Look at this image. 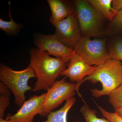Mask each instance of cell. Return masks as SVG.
Listing matches in <instances>:
<instances>
[{"mask_svg": "<svg viewBox=\"0 0 122 122\" xmlns=\"http://www.w3.org/2000/svg\"><path fill=\"white\" fill-rule=\"evenodd\" d=\"M0 122H9L8 119L6 117L5 119L4 118H0Z\"/></svg>", "mask_w": 122, "mask_h": 122, "instance_id": "obj_23", "label": "cell"}, {"mask_svg": "<svg viewBox=\"0 0 122 122\" xmlns=\"http://www.w3.org/2000/svg\"><path fill=\"white\" fill-rule=\"evenodd\" d=\"M9 9L8 10L9 16L10 20L9 21H6L0 18V29L5 33L10 35H13L17 33L21 28V25L14 22L11 16L10 1L9 2Z\"/></svg>", "mask_w": 122, "mask_h": 122, "instance_id": "obj_14", "label": "cell"}, {"mask_svg": "<svg viewBox=\"0 0 122 122\" xmlns=\"http://www.w3.org/2000/svg\"><path fill=\"white\" fill-rule=\"evenodd\" d=\"M80 122L79 121H74V122Z\"/></svg>", "mask_w": 122, "mask_h": 122, "instance_id": "obj_24", "label": "cell"}, {"mask_svg": "<svg viewBox=\"0 0 122 122\" xmlns=\"http://www.w3.org/2000/svg\"><path fill=\"white\" fill-rule=\"evenodd\" d=\"M80 112L85 122H111L106 118L98 117L97 112L90 107L86 103L81 107Z\"/></svg>", "mask_w": 122, "mask_h": 122, "instance_id": "obj_16", "label": "cell"}, {"mask_svg": "<svg viewBox=\"0 0 122 122\" xmlns=\"http://www.w3.org/2000/svg\"><path fill=\"white\" fill-rule=\"evenodd\" d=\"M109 101L114 110L122 108V83L109 95Z\"/></svg>", "mask_w": 122, "mask_h": 122, "instance_id": "obj_17", "label": "cell"}, {"mask_svg": "<svg viewBox=\"0 0 122 122\" xmlns=\"http://www.w3.org/2000/svg\"><path fill=\"white\" fill-rule=\"evenodd\" d=\"M93 83L100 82L102 88L92 89V96L95 98L109 95L110 93L122 83V62L110 58L101 65L97 66L94 71L77 83L78 87L86 81Z\"/></svg>", "mask_w": 122, "mask_h": 122, "instance_id": "obj_2", "label": "cell"}, {"mask_svg": "<svg viewBox=\"0 0 122 122\" xmlns=\"http://www.w3.org/2000/svg\"><path fill=\"white\" fill-rule=\"evenodd\" d=\"M34 44L39 49L63 60L66 63L75 53L71 49L59 41L54 34H37L34 37Z\"/></svg>", "mask_w": 122, "mask_h": 122, "instance_id": "obj_8", "label": "cell"}, {"mask_svg": "<svg viewBox=\"0 0 122 122\" xmlns=\"http://www.w3.org/2000/svg\"><path fill=\"white\" fill-rule=\"evenodd\" d=\"M75 12L81 35L90 37L100 34L104 17L87 1H75Z\"/></svg>", "mask_w": 122, "mask_h": 122, "instance_id": "obj_4", "label": "cell"}, {"mask_svg": "<svg viewBox=\"0 0 122 122\" xmlns=\"http://www.w3.org/2000/svg\"><path fill=\"white\" fill-rule=\"evenodd\" d=\"M115 111L116 113L118 115L122 118V108L115 110Z\"/></svg>", "mask_w": 122, "mask_h": 122, "instance_id": "obj_22", "label": "cell"}, {"mask_svg": "<svg viewBox=\"0 0 122 122\" xmlns=\"http://www.w3.org/2000/svg\"><path fill=\"white\" fill-rule=\"evenodd\" d=\"M46 96V93L34 95L26 100L17 112L13 115L8 114L6 117L9 122H33L34 117L40 115Z\"/></svg>", "mask_w": 122, "mask_h": 122, "instance_id": "obj_9", "label": "cell"}, {"mask_svg": "<svg viewBox=\"0 0 122 122\" xmlns=\"http://www.w3.org/2000/svg\"><path fill=\"white\" fill-rule=\"evenodd\" d=\"M76 101V99L74 97L68 99L61 109L51 112L47 116L46 120L42 122H67L68 112L74 105Z\"/></svg>", "mask_w": 122, "mask_h": 122, "instance_id": "obj_12", "label": "cell"}, {"mask_svg": "<svg viewBox=\"0 0 122 122\" xmlns=\"http://www.w3.org/2000/svg\"><path fill=\"white\" fill-rule=\"evenodd\" d=\"M66 67L60 76L68 78L71 82L79 83L92 73L97 66L90 65L80 55L75 53L67 63Z\"/></svg>", "mask_w": 122, "mask_h": 122, "instance_id": "obj_10", "label": "cell"}, {"mask_svg": "<svg viewBox=\"0 0 122 122\" xmlns=\"http://www.w3.org/2000/svg\"><path fill=\"white\" fill-rule=\"evenodd\" d=\"M47 1L52 12L49 21L53 25L67 17L74 11L72 7L62 1L48 0Z\"/></svg>", "mask_w": 122, "mask_h": 122, "instance_id": "obj_11", "label": "cell"}, {"mask_svg": "<svg viewBox=\"0 0 122 122\" xmlns=\"http://www.w3.org/2000/svg\"><path fill=\"white\" fill-rule=\"evenodd\" d=\"M54 26L56 29L54 35L57 39L67 47L74 50L82 37L74 11Z\"/></svg>", "mask_w": 122, "mask_h": 122, "instance_id": "obj_7", "label": "cell"}, {"mask_svg": "<svg viewBox=\"0 0 122 122\" xmlns=\"http://www.w3.org/2000/svg\"><path fill=\"white\" fill-rule=\"evenodd\" d=\"M112 6L115 12L117 13L122 10V0H112Z\"/></svg>", "mask_w": 122, "mask_h": 122, "instance_id": "obj_21", "label": "cell"}, {"mask_svg": "<svg viewBox=\"0 0 122 122\" xmlns=\"http://www.w3.org/2000/svg\"><path fill=\"white\" fill-rule=\"evenodd\" d=\"M66 77L57 81L46 93L45 99L39 115L41 117H47L51 112L62 105L64 101L73 97L76 92L81 97L79 92L77 83L69 82Z\"/></svg>", "mask_w": 122, "mask_h": 122, "instance_id": "obj_5", "label": "cell"}, {"mask_svg": "<svg viewBox=\"0 0 122 122\" xmlns=\"http://www.w3.org/2000/svg\"><path fill=\"white\" fill-rule=\"evenodd\" d=\"M10 90L0 82V118H4L5 112L10 104Z\"/></svg>", "mask_w": 122, "mask_h": 122, "instance_id": "obj_15", "label": "cell"}, {"mask_svg": "<svg viewBox=\"0 0 122 122\" xmlns=\"http://www.w3.org/2000/svg\"><path fill=\"white\" fill-rule=\"evenodd\" d=\"M108 51L110 58L122 61V38L114 41L109 48Z\"/></svg>", "mask_w": 122, "mask_h": 122, "instance_id": "obj_18", "label": "cell"}, {"mask_svg": "<svg viewBox=\"0 0 122 122\" xmlns=\"http://www.w3.org/2000/svg\"><path fill=\"white\" fill-rule=\"evenodd\" d=\"M74 50L91 66L101 65L110 58L105 39H92L82 37Z\"/></svg>", "mask_w": 122, "mask_h": 122, "instance_id": "obj_6", "label": "cell"}, {"mask_svg": "<svg viewBox=\"0 0 122 122\" xmlns=\"http://www.w3.org/2000/svg\"><path fill=\"white\" fill-rule=\"evenodd\" d=\"M50 55L38 48L30 50L29 66L32 70L37 79L33 91H47L66 68L67 63L62 59Z\"/></svg>", "mask_w": 122, "mask_h": 122, "instance_id": "obj_1", "label": "cell"}, {"mask_svg": "<svg viewBox=\"0 0 122 122\" xmlns=\"http://www.w3.org/2000/svg\"><path fill=\"white\" fill-rule=\"evenodd\" d=\"M32 70L28 66L20 71H15L1 63L0 80L13 93L14 103L21 107L26 100L25 93L32 91V87L28 84L30 79L35 78Z\"/></svg>", "mask_w": 122, "mask_h": 122, "instance_id": "obj_3", "label": "cell"}, {"mask_svg": "<svg viewBox=\"0 0 122 122\" xmlns=\"http://www.w3.org/2000/svg\"><path fill=\"white\" fill-rule=\"evenodd\" d=\"M102 115L106 118L111 122H122V118L116 112L112 113L106 111L102 107L95 103Z\"/></svg>", "mask_w": 122, "mask_h": 122, "instance_id": "obj_19", "label": "cell"}, {"mask_svg": "<svg viewBox=\"0 0 122 122\" xmlns=\"http://www.w3.org/2000/svg\"><path fill=\"white\" fill-rule=\"evenodd\" d=\"M98 12L107 20L112 21L117 13L112 9V0H87Z\"/></svg>", "mask_w": 122, "mask_h": 122, "instance_id": "obj_13", "label": "cell"}, {"mask_svg": "<svg viewBox=\"0 0 122 122\" xmlns=\"http://www.w3.org/2000/svg\"><path fill=\"white\" fill-rule=\"evenodd\" d=\"M112 22L114 26L122 31V10L117 13Z\"/></svg>", "mask_w": 122, "mask_h": 122, "instance_id": "obj_20", "label": "cell"}]
</instances>
